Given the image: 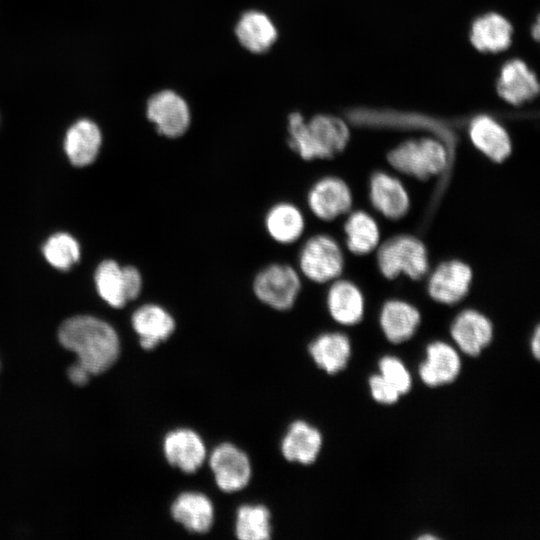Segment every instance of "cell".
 <instances>
[{"label":"cell","mask_w":540,"mask_h":540,"mask_svg":"<svg viewBox=\"0 0 540 540\" xmlns=\"http://www.w3.org/2000/svg\"><path fill=\"white\" fill-rule=\"evenodd\" d=\"M58 340L78 356L77 362L92 376L110 369L120 354L116 330L106 321L90 315H77L62 322Z\"/></svg>","instance_id":"6da1fadb"},{"label":"cell","mask_w":540,"mask_h":540,"mask_svg":"<svg viewBox=\"0 0 540 540\" xmlns=\"http://www.w3.org/2000/svg\"><path fill=\"white\" fill-rule=\"evenodd\" d=\"M289 148L304 161L331 159L348 144L349 129L339 117L320 114L305 121L300 113L288 116Z\"/></svg>","instance_id":"7a4b0ae2"},{"label":"cell","mask_w":540,"mask_h":540,"mask_svg":"<svg viewBox=\"0 0 540 540\" xmlns=\"http://www.w3.org/2000/svg\"><path fill=\"white\" fill-rule=\"evenodd\" d=\"M303 278L296 266L282 261L260 267L251 282L254 297L276 311L291 310L302 292Z\"/></svg>","instance_id":"3957f363"},{"label":"cell","mask_w":540,"mask_h":540,"mask_svg":"<svg viewBox=\"0 0 540 540\" xmlns=\"http://www.w3.org/2000/svg\"><path fill=\"white\" fill-rule=\"evenodd\" d=\"M451 153L442 140L420 138L402 142L388 153L387 159L395 170L426 180L446 170Z\"/></svg>","instance_id":"277c9868"},{"label":"cell","mask_w":540,"mask_h":540,"mask_svg":"<svg viewBox=\"0 0 540 540\" xmlns=\"http://www.w3.org/2000/svg\"><path fill=\"white\" fill-rule=\"evenodd\" d=\"M295 266L303 279L315 284H329L343 272V251L331 235L317 233L301 243Z\"/></svg>","instance_id":"5b68a950"},{"label":"cell","mask_w":540,"mask_h":540,"mask_svg":"<svg viewBox=\"0 0 540 540\" xmlns=\"http://www.w3.org/2000/svg\"><path fill=\"white\" fill-rule=\"evenodd\" d=\"M377 263L387 279H395L404 274L410 279L418 280L428 270L427 250L418 238L399 235L389 239L379 248Z\"/></svg>","instance_id":"8992f818"},{"label":"cell","mask_w":540,"mask_h":540,"mask_svg":"<svg viewBox=\"0 0 540 540\" xmlns=\"http://www.w3.org/2000/svg\"><path fill=\"white\" fill-rule=\"evenodd\" d=\"M146 116L156 132L168 139L182 137L191 124V113L186 101L171 90L160 91L149 98Z\"/></svg>","instance_id":"52a82bcc"},{"label":"cell","mask_w":540,"mask_h":540,"mask_svg":"<svg viewBox=\"0 0 540 540\" xmlns=\"http://www.w3.org/2000/svg\"><path fill=\"white\" fill-rule=\"evenodd\" d=\"M352 203L353 197L347 183L332 175L317 179L306 194L310 213L324 222L334 221L347 214Z\"/></svg>","instance_id":"ba28073f"},{"label":"cell","mask_w":540,"mask_h":540,"mask_svg":"<svg viewBox=\"0 0 540 540\" xmlns=\"http://www.w3.org/2000/svg\"><path fill=\"white\" fill-rule=\"evenodd\" d=\"M263 228L275 244L291 246L303 238L306 217L296 203L289 200L276 201L264 213Z\"/></svg>","instance_id":"9c48e42d"},{"label":"cell","mask_w":540,"mask_h":540,"mask_svg":"<svg viewBox=\"0 0 540 540\" xmlns=\"http://www.w3.org/2000/svg\"><path fill=\"white\" fill-rule=\"evenodd\" d=\"M217 486L224 492L243 489L251 478V464L248 456L231 443L217 446L209 459Z\"/></svg>","instance_id":"30bf717a"},{"label":"cell","mask_w":540,"mask_h":540,"mask_svg":"<svg viewBox=\"0 0 540 540\" xmlns=\"http://www.w3.org/2000/svg\"><path fill=\"white\" fill-rule=\"evenodd\" d=\"M472 277V270L466 263L460 260L442 262L429 277L428 293L439 303H458L467 295Z\"/></svg>","instance_id":"8fae6325"},{"label":"cell","mask_w":540,"mask_h":540,"mask_svg":"<svg viewBox=\"0 0 540 540\" xmlns=\"http://www.w3.org/2000/svg\"><path fill=\"white\" fill-rule=\"evenodd\" d=\"M131 324L141 347L146 350L169 339L176 328L173 314L156 302L140 305L131 316Z\"/></svg>","instance_id":"7c38bea8"},{"label":"cell","mask_w":540,"mask_h":540,"mask_svg":"<svg viewBox=\"0 0 540 540\" xmlns=\"http://www.w3.org/2000/svg\"><path fill=\"white\" fill-rule=\"evenodd\" d=\"M496 90L503 100L519 106L538 96L539 82L536 74L523 60L514 58L502 65Z\"/></svg>","instance_id":"4fadbf2b"},{"label":"cell","mask_w":540,"mask_h":540,"mask_svg":"<svg viewBox=\"0 0 540 540\" xmlns=\"http://www.w3.org/2000/svg\"><path fill=\"white\" fill-rule=\"evenodd\" d=\"M163 449L167 461L185 473L198 470L206 457L202 438L187 428L169 432L164 438Z\"/></svg>","instance_id":"5bb4252c"},{"label":"cell","mask_w":540,"mask_h":540,"mask_svg":"<svg viewBox=\"0 0 540 540\" xmlns=\"http://www.w3.org/2000/svg\"><path fill=\"white\" fill-rule=\"evenodd\" d=\"M369 196L374 208L391 220L404 217L410 207L409 194L403 183L384 172L373 174L370 180Z\"/></svg>","instance_id":"9a60e30c"},{"label":"cell","mask_w":540,"mask_h":540,"mask_svg":"<svg viewBox=\"0 0 540 540\" xmlns=\"http://www.w3.org/2000/svg\"><path fill=\"white\" fill-rule=\"evenodd\" d=\"M468 132L473 145L490 160L499 163L511 154L510 137L493 117L486 114L473 117Z\"/></svg>","instance_id":"2e32d148"},{"label":"cell","mask_w":540,"mask_h":540,"mask_svg":"<svg viewBox=\"0 0 540 540\" xmlns=\"http://www.w3.org/2000/svg\"><path fill=\"white\" fill-rule=\"evenodd\" d=\"M513 27L509 20L496 12H488L476 17L471 23L469 40L483 53L505 51L511 45Z\"/></svg>","instance_id":"e0dca14e"},{"label":"cell","mask_w":540,"mask_h":540,"mask_svg":"<svg viewBox=\"0 0 540 540\" xmlns=\"http://www.w3.org/2000/svg\"><path fill=\"white\" fill-rule=\"evenodd\" d=\"M101 144L102 134L97 124L83 118L69 127L64 137L63 147L72 165L85 167L95 161Z\"/></svg>","instance_id":"ac0fdd59"},{"label":"cell","mask_w":540,"mask_h":540,"mask_svg":"<svg viewBox=\"0 0 540 540\" xmlns=\"http://www.w3.org/2000/svg\"><path fill=\"white\" fill-rule=\"evenodd\" d=\"M326 306L334 321L342 325H354L363 317L365 301L356 284L337 278L329 283Z\"/></svg>","instance_id":"d6986e66"},{"label":"cell","mask_w":540,"mask_h":540,"mask_svg":"<svg viewBox=\"0 0 540 540\" xmlns=\"http://www.w3.org/2000/svg\"><path fill=\"white\" fill-rule=\"evenodd\" d=\"M451 336L465 354L476 356L492 340V323L484 314L467 309L453 321Z\"/></svg>","instance_id":"ffe728a7"},{"label":"cell","mask_w":540,"mask_h":540,"mask_svg":"<svg viewBox=\"0 0 540 540\" xmlns=\"http://www.w3.org/2000/svg\"><path fill=\"white\" fill-rule=\"evenodd\" d=\"M427 358L419 368L422 381L428 386L452 382L459 374L461 360L457 351L448 343L436 341L427 347Z\"/></svg>","instance_id":"44dd1931"},{"label":"cell","mask_w":540,"mask_h":540,"mask_svg":"<svg viewBox=\"0 0 540 540\" xmlns=\"http://www.w3.org/2000/svg\"><path fill=\"white\" fill-rule=\"evenodd\" d=\"M171 514L188 531L205 533L213 524L214 508L210 499L204 494L184 492L173 502Z\"/></svg>","instance_id":"7402d4cb"},{"label":"cell","mask_w":540,"mask_h":540,"mask_svg":"<svg viewBox=\"0 0 540 540\" xmlns=\"http://www.w3.org/2000/svg\"><path fill=\"white\" fill-rule=\"evenodd\" d=\"M420 319L416 307L399 299L387 301L380 313L382 331L393 343H401L411 338L419 326Z\"/></svg>","instance_id":"603a6c76"},{"label":"cell","mask_w":540,"mask_h":540,"mask_svg":"<svg viewBox=\"0 0 540 540\" xmlns=\"http://www.w3.org/2000/svg\"><path fill=\"white\" fill-rule=\"evenodd\" d=\"M322 437L320 432L304 421H295L288 428L281 452L286 460L301 464H311L320 452Z\"/></svg>","instance_id":"cb8c5ba5"},{"label":"cell","mask_w":540,"mask_h":540,"mask_svg":"<svg viewBox=\"0 0 540 540\" xmlns=\"http://www.w3.org/2000/svg\"><path fill=\"white\" fill-rule=\"evenodd\" d=\"M235 32L242 46L253 53L268 51L277 39V29L271 19L256 10L242 14Z\"/></svg>","instance_id":"d4e9b609"},{"label":"cell","mask_w":540,"mask_h":540,"mask_svg":"<svg viewBox=\"0 0 540 540\" xmlns=\"http://www.w3.org/2000/svg\"><path fill=\"white\" fill-rule=\"evenodd\" d=\"M309 353L315 363L329 374L342 370L350 357L348 337L339 332L323 333L309 345Z\"/></svg>","instance_id":"484cf974"},{"label":"cell","mask_w":540,"mask_h":540,"mask_svg":"<svg viewBox=\"0 0 540 540\" xmlns=\"http://www.w3.org/2000/svg\"><path fill=\"white\" fill-rule=\"evenodd\" d=\"M346 245L355 255H365L377 248L380 229L375 219L365 211L350 213L344 223Z\"/></svg>","instance_id":"4316f807"},{"label":"cell","mask_w":540,"mask_h":540,"mask_svg":"<svg viewBox=\"0 0 540 540\" xmlns=\"http://www.w3.org/2000/svg\"><path fill=\"white\" fill-rule=\"evenodd\" d=\"M99 296L111 307L122 308L128 303L123 266L112 259L102 261L94 274Z\"/></svg>","instance_id":"83f0119b"},{"label":"cell","mask_w":540,"mask_h":540,"mask_svg":"<svg viewBox=\"0 0 540 540\" xmlns=\"http://www.w3.org/2000/svg\"><path fill=\"white\" fill-rule=\"evenodd\" d=\"M270 512L263 505H243L237 511L236 535L241 540L270 538Z\"/></svg>","instance_id":"f1b7e54d"},{"label":"cell","mask_w":540,"mask_h":540,"mask_svg":"<svg viewBox=\"0 0 540 540\" xmlns=\"http://www.w3.org/2000/svg\"><path fill=\"white\" fill-rule=\"evenodd\" d=\"M78 241L70 234L58 232L43 244L42 253L46 261L56 269L68 270L80 259Z\"/></svg>","instance_id":"f546056e"},{"label":"cell","mask_w":540,"mask_h":540,"mask_svg":"<svg viewBox=\"0 0 540 540\" xmlns=\"http://www.w3.org/2000/svg\"><path fill=\"white\" fill-rule=\"evenodd\" d=\"M381 375L389 381L400 394L411 388V376L404 364L396 357L386 356L380 360Z\"/></svg>","instance_id":"4dcf8cb0"},{"label":"cell","mask_w":540,"mask_h":540,"mask_svg":"<svg viewBox=\"0 0 540 540\" xmlns=\"http://www.w3.org/2000/svg\"><path fill=\"white\" fill-rule=\"evenodd\" d=\"M369 385L372 396L377 402L392 404L399 399V391L381 374L372 376Z\"/></svg>","instance_id":"1f68e13d"},{"label":"cell","mask_w":540,"mask_h":540,"mask_svg":"<svg viewBox=\"0 0 540 540\" xmlns=\"http://www.w3.org/2000/svg\"><path fill=\"white\" fill-rule=\"evenodd\" d=\"M123 273L128 302L136 300L143 290V276L133 265L123 266Z\"/></svg>","instance_id":"d6a6232c"},{"label":"cell","mask_w":540,"mask_h":540,"mask_svg":"<svg viewBox=\"0 0 540 540\" xmlns=\"http://www.w3.org/2000/svg\"><path fill=\"white\" fill-rule=\"evenodd\" d=\"M69 380L76 386H85L92 376L91 373L79 362L69 367L67 372Z\"/></svg>","instance_id":"836d02e7"},{"label":"cell","mask_w":540,"mask_h":540,"mask_svg":"<svg viewBox=\"0 0 540 540\" xmlns=\"http://www.w3.org/2000/svg\"><path fill=\"white\" fill-rule=\"evenodd\" d=\"M531 348H532V352L534 356L536 358H539L540 356V329L539 327L536 328L535 333L532 337Z\"/></svg>","instance_id":"e575fe53"},{"label":"cell","mask_w":540,"mask_h":540,"mask_svg":"<svg viewBox=\"0 0 540 540\" xmlns=\"http://www.w3.org/2000/svg\"><path fill=\"white\" fill-rule=\"evenodd\" d=\"M539 30H540V27H539V22L537 20L536 23L532 26V29H531L532 37L534 39H536V40H538V38H539Z\"/></svg>","instance_id":"d590c367"},{"label":"cell","mask_w":540,"mask_h":540,"mask_svg":"<svg viewBox=\"0 0 540 540\" xmlns=\"http://www.w3.org/2000/svg\"><path fill=\"white\" fill-rule=\"evenodd\" d=\"M419 539H435V537L430 536V535H425V536L420 537Z\"/></svg>","instance_id":"8d00e7d4"}]
</instances>
